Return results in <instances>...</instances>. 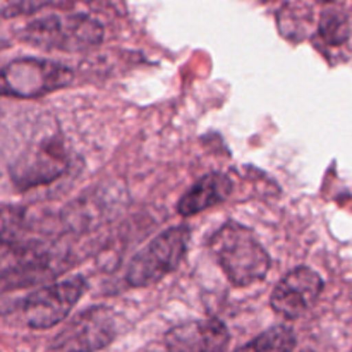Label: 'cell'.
Returning <instances> with one entry per match:
<instances>
[{
    "mask_svg": "<svg viewBox=\"0 0 352 352\" xmlns=\"http://www.w3.org/2000/svg\"><path fill=\"white\" fill-rule=\"evenodd\" d=\"M318 33L327 45L339 47L349 38V21L346 14L337 9H329L322 14L318 24Z\"/></svg>",
    "mask_w": 352,
    "mask_h": 352,
    "instance_id": "obj_12",
    "label": "cell"
},
{
    "mask_svg": "<svg viewBox=\"0 0 352 352\" xmlns=\"http://www.w3.org/2000/svg\"><path fill=\"white\" fill-rule=\"evenodd\" d=\"M229 330L220 320H192L175 327L165 336L168 352H226Z\"/></svg>",
    "mask_w": 352,
    "mask_h": 352,
    "instance_id": "obj_9",
    "label": "cell"
},
{
    "mask_svg": "<svg viewBox=\"0 0 352 352\" xmlns=\"http://www.w3.org/2000/svg\"><path fill=\"white\" fill-rule=\"evenodd\" d=\"M117 333L116 316L105 306L78 313L55 337V352H96L109 346Z\"/></svg>",
    "mask_w": 352,
    "mask_h": 352,
    "instance_id": "obj_5",
    "label": "cell"
},
{
    "mask_svg": "<svg viewBox=\"0 0 352 352\" xmlns=\"http://www.w3.org/2000/svg\"><path fill=\"white\" fill-rule=\"evenodd\" d=\"M210 250L230 284L237 287L256 284L270 270V254L254 232L237 222H227L213 234Z\"/></svg>",
    "mask_w": 352,
    "mask_h": 352,
    "instance_id": "obj_1",
    "label": "cell"
},
{
    "mask_svg": "<svg viewBox=\"0 0 352 352\" xmlns=\"http://www.w3.org/2000/svg\"><path fill=\"white\" fill-rule=\"evenodd\" d=\"M189 239L191 229L188 226L170 227L162 232L134 254L127 267V282L133 287H148L170 275L184 260Z\"/></svg>",
    "mask_w": 352,
    "mask_h": 352,
    "instance_id": "obj_2",
    "label": "cell"
},
{
    "mask_svg": "<svg viewBox=\"0 0 352 352\" xmlns=\"http://www.w3.org/2000/svg\"><path fill=\"white\" fill-rule=\"evenodd\" d=\"M315 2H318V3H332V2H336V0H315Z\"/></svg>",
    "mask_w": 352,
    "mask_h": 352,
    "instance_id": "obj_15",
    "label": "cell"
},
{
    "mask_svg": "<svg viewBox=\"0 0 352 352\" xmlns=\"http://www.w3.org/2000/svg\"><path fill=\"white\" fill-rule=\"evenodd\" d=\"M296 346V336L289 327H272L261 333L253 342L246 344L236 352H292Z\"/></svg>",
    "mask_w": 352,
    "mask_h": 352,
    "instance_id": "obj_11",
    "label": "cell"
},
{
    "mask_svg": "<svg viewBox=\"0 0 352 352\" xmlns=\"http://www.w3.org/2000/svg\"><path fill=\"white\" fill-rule=\"evenodd\" d=\"M24 40L34 47L62 52H85L103 40L102 24L82 14L48 16L34 21L24 31Z\"/></svg>",
    "mask_w": 352,
    "mask_h": 352,
    "instance_id": "obj_3",
    "label": "cell"
},
{
    "mask_svg": "<svg viewBox=\"0 0 352 352\" xmlns=\"http://www.w3.org/2000/svg\"><path fill=\"white\" fill-rule=\"evenodd\" d=\"M69 158L58 143H41L24 151L10 167V177L19 189L48 184L67 170Z\"/></svg>",
    "mask_w": 352,
    "mask_h": 352,
    "instance_id": "obj_8",
    "label": "cell"
},
{
    "mask_svg": "<svg viewBox=\"0 0 352 352\" xmlns=\"http://www.w3.org/2000/svg\"><path fill=\"white\" fill-rule=\"evenodd\" d=\"M86 291V280L81 275L47 285L34 291L24 302V316L31 329L45 330L58 325L67 318Z\"/></svg>",
    "mask_w": 352,
    "mask_h": 352,
    "instance_id": "obj_6",
    "label": "cell"
},
{
    "mask_svg": "<svg viewBox=\"0 0 352 352\" xmlns=\"http://www.w3.org/2000/svg\"><path fill=\"white\" fill-rule=\"evenodd\" d=\"M14 222H16V219H14L12 213L6 212V210L0 212V246L7 244V241H9L14 229Z\"/></svg>",
    "mask_w": 352,
    "mask_h": 352,
    "instance_id": "obj_14",
    "label": "cell"
},
{
    "mask_svg": "<svg viewBox=\"0 0 352 352\" xmlns=\"http://www.w3.org/2000/svg\"><path fill=\"white\" fill-rule=\"evenodd\" d=\"M72 72L60 64L38 58H24L0 72V95L33 98L47 95L71 82Z\"/></svg>",
    "mask_w": 352,
    "mask_h": 352,
    "instance_id": "obj_4",
    "label": "cell"
},
{
    "mask_svg": "<svg viewBox=\"0 0 352 352\" xmlns=\"http://www.w3.org/2000/svg\"><path fill=\"white\" fill-rule=\"evenodd\" d=\"M230 192H232V181H230L229 175L212 172V174L199 179L195 186H191L181 196L177 210L181 215L192 217L203 210H208L226 201Z\"/></svg>",
    "mask_w": 352,
    "mask_h": 352,
    "instance_id": "obj_10",
    "label": "cell"
},
{
    "mask_svg": "<svg viewBox=\"0 0 352 352\" xmlns=\"http://www.w3.org/2000/svg\"><path fill=\"white\" fill-rule=\"evenodd\" d=\"M50 0H0V17H17L33 14L48 6Z\"/></svg>",
    "mask_w": 352,
    "mask_h": 352,
    "instance_id": "obj_13",
    "label": "cell"
},
{
    "mask_svg": "<svg viewBox=\"0 0 352 352\" xmlns=\"http://www.w3.org/2000/svg\"><path fill=\"white\" fill-rule=\"evenodd\" d=\"M323 291V278L308 267H298L289 272L274 289L270 305L275 313L287 320L305 315L316 302Z\"/></svg>",
    "mask_w": 352,
    "mask_h": 352,
    "instance_id": "obj_7",
    "label": "cell"
}]
</instances>
